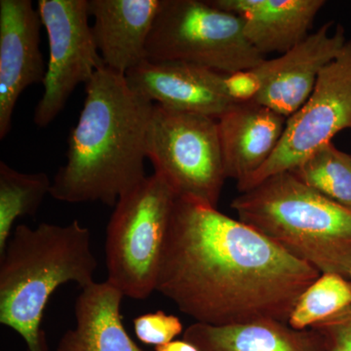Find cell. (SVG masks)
I'll list each match as a JSON object with an SVG mask.
<instances>
[{"label": "cell", "instance_id": "3957f363", "mask_svg": "<svg viewBox=\"0 0 351 351\" xmlns=\"http://www.w3.org/2000/svg\"><path fill=\"white\" fill-rule=\"evenodd\" d=\"M0 258V323L24 339L27 351H48L41 324L51 295L63 284L95 283L91 232L77 219L19 225Z\"/></svg>", "mask_w": 351, "mask_h": 351}, {"label": "cell", "instance_id": "52a82bcc", "mask_svg": "<svg viewBox=\"0 0 351 351\" xmlns=\"http://www.w3.org/2000/svg\"><path fill=\"white\" fill-rule=\"evenodd\" d=\"M147 157L178 197L218 207L226 180L218 119L154 105Z\"/></svg>", "mask_w": 351, "mask_h": 351}, {"label": "cell", "instance_id": "30bf717a", "mask_svg": "<svg viewBox=\"0 0 351 351\" xmlns=\"http://www.w3.org/2000/svg\"><path fill=\"white\" fill-rule=\"evenodd\" d=\"M325 23L285 54L263 61L249 69L258 91L253 101L269 108L286 119L308 100L322 69L331 63L348 39L345 27Z\"/></svg>", "mask_w": 351, "mask_h": 351}, {"label": "cell", "instance_id": "7a4b0ae2", "mask_svg": "<svg viewBox=\"0 0 351 351\" xmlns=\"http://www.w3.org/2000/svg\"><path fill=\"white\" fill-rule=\"evenodd\" d=\"M83 108L69 133L66 161L50 195L66 203L115 206L145 179L147 133L154 104L136 94L125 75L97 69L85 84Z\"/></svg>", "mask_w": 351, "mask_h": 351}, {"label": "cell", "instance_id": "6da1fadb", "mask_svg": "<svg viewBox=\"0 0 351 351\" xmlns=\"http://www.w3.org/2000/svg\"><path fill=\"white\" fill-rule=\"evenodd\" d=\"M321 276L311 265L217 208L177 198L156 291L198 323H288Z\"/></svg>", "mask_w": 351, "mask_h": 351}, {"label": "cell", "instance_id": "9a60e30c", "mask_svg": "<svg viewBox=\"0 0 351 351\" xmlns=\"http://www.w3.org/2000/svg\"><path fill=\"white\" fill-rule=\"evenodd\" d=\"M213 5L239 16L247 40L265 57L282 55L309 36L324 0H210Z\"/></svg>", "mask_w": 351, "mask_h": 351}, {"label": "cell", "instance_id": "8fae6325", "mask_svg": "<svg viewBox=\"0 0 351 351\" xmlns=\"http://www.w3.org/2000/svg\"><path fill=\"white\" fill-rule=\"evenodd\" d=\"M129 87L154 105L218 119L233 104L228 75L182 62L145 60L125 75Z\"/></svg>", "mask_w": 351, "mask_h": 351}, {"label": "cell", "instance_id": "603a6c76", "mask_svg": "<svg viewBox=\"0 0 351 351\" xmlns=\"http://www.w3.org/2000/svg\"><path fill=\"white\" fill-rule=\"evenodd\" d=\"M156 351H199L195 345L186 339H176L166 345L156 346Z\"/></svg>", "mask_w": 351, "mask_h": 351}, {"label": "cell", "instance_id": "7c38bea8", "mask_svg": "<svg viewBox=\"0 0 351 351\" xmlns=\"http://www.w3.org/2000/svg\"><path fill=\"white\" fill-rule=\"evenodd\" d=\"M43 27L31 0H0V138L12 127L14 110L31 85L43 83L45 63L40 51Z\"/></svg>", "mask_w": 351, "mask_h": 351}, {"label": "cell", "instance_id": "cb8c5ba5", "mask_svg": "<svg viewBox=\"0 0 351 351\" xmlns=\"http://www.w3.org/2000/svg\"><path fill=\"white\" fill-rule=\"evenodd\" d=\"M348 279H350V281L351 282V269H350V276H348Z\"/></svg>", "mask_w": 351, "mask_h": 351}, {"label": "cell", "instance_id": "5bb4252c", "mask_svg": "<svg viewBox=\"0 0 351 351\" xmlns=\"http://www.w3.org/2000/svg\"><path fill=\"white\" fill-rule=\"evenodd\" d=\"M164 0H88L92 32L106 68L125 75L147 60V44Z\"/></svg>", "mask_w": 351, "mask_h": 351}, {"label": "cell", "instance_id": "5b68a950", "mask_svg": "<svg viewBox=\"0 0 351 351\" xmlns=\"http://www.w3.org/2000/svg\"><path fill=\"white\" fill-rule=\"evenodd\" d=\"M178 196L161 176H147L115 204L106 232L107 282L124 297L145 300L156 291Z\"/></svg>", "mask_w": 351, "mask_h": 351}, {"label": "cell", "instance_id": "d6986e66", "mask_svg": "<svg viewBox=\"0 0 351 351\" xmlns=\"http://www.w3.org/2000/svg\"><path fill=\"white\" fill-rule=\"evenodd\" d=\"M290 173L316 193L351 210V154L332 143L309 154Z\"/></svg>", "mask_w": 351, "mask_h": 351}, {"label": "cell", "instance_id": "9c48e42d", "mask_svg": "<svg viewBox=\"0 0 351 351\" xmlns=\"http://www.w3.org/2000/svg\"><path fill=\"white\" fill-rule=\"evenodd\" d=\"M38 10L47 32L49 59L34 122L45 128L76 87L86 84L104 64L89 24L88 0H38Z\"/></svg>", "mask_w": 351, "mask_h": 351}, {"label": "cell", "instance_id": "2e32d148", "mask_svg": "<svg viewBox=\"0 0 351 351\" xmlns=\"http://www.w3.org/2000/svg\"><path fill=\"white\" fill-rule=\"evenodd\" d=\"M123 297L107 281L82 289L75 304L76 326L64 332L56 351H145L124 328Z\"/></svg>", "mask_w": 351, "mask_h": 351}, {"label": "cell", "instance_id": "ffe728a7", "mask_svg": "<svg viewBox=\"0 0 351 351\" xmlns=\"http://www.w3.org/2000/svg\"><path fill=\"white\" fill-rule=\"evenodd\" d=\"M350 306V279L337 274H322L295 302L288 324L295 330L311 329Z\"/></svg>", "mask_w": 351, "mask_h": 351}, {"label": "cell", "instance_id": "8992f818", "mask_svg": "<svg viewBox=\"0 0 351 351\" xmlns=\"http://www.w3.org/2000/svg\"><path fill=\"white\" fill-rule=\"evenodd\" d=\"M147 60L182 62L230 75L265 61L247 40L239 16L202 0H164L147 44Z\"/></svg>", "mask_w": 351, "mask_h": 351}, {"label": "cell", "instance_id": "7402d4cb", "mask_svg": "<svg viewBox=\"0 0 351 351\" xmlns=\"http://www.w3.org/2000/svg\"><path fill=\"white\" fill-rule=\"evenodd\" d=\"M313 329L322 336L327 351H351V306Z\"/></svg>", "mask_w": 351, "mask_h": 351}, {"label": "cell", "instance_id": "4fadbf2b", "mask_svg": "<svg viewBox=\"0 0 351 351\" xmlns=\"http://www.w3.org/2000/svg\"><path fill=\"white\" fill-rule=\"evenodd\" d=\"M287 119L256 101L234 103L218 119L226 179L237 186L267 163L285 131Z\"/></svg>", "mask_w": 351, "mask_h": 351}, {"label": "cell", "instance_id": "e0dca14e", "mask_svg": "<svg viewBox=\"0 0 351 351\" xmlns=\"http://www.w3.org/2000/svg\"><path fill=\"white\" fill-rule=\"evenodd\" d=\"M184 339L199 351H327L322 336L313 329L295 330L278 320H257L228 326L195 322Z\"/></svg>", "mask_w": 351, "mask_h": 351}, {"label": "cell", "instance_id": "ba28073f", "mask_svg": "<svg viewBox=\"0 0 351 351\" xmlns=\"http://www.w3.org/2000/svg\"><path fill=\"white\" fill-rule=\"evenodd\" d=\"M346 129H351V39L322 69L306 103L289 117L274 154L237 189L245 193L271 176L290 172Z\"/></svg>", "mask_w": 351, "mask_h": 351}, {"label": "cell", "instance_id": "44dd1931", "mask_svg": "<svg viewBox=\"0 0 351 351\" xmlns=\"http://www.w3.org/2000/svg\"><path fill=\"white\" fill-rule=\"evenodd\" d=\"M133 323L138 341L156 348L175 341L184 331L182 323L177 316L162 311L143 314L136 317Z\"/></svg>", "mask_w": 351, "mask_h": 351}, {"label": "cell", "instance_id": "ac0fdd59", "mask_svg": "<svg viewBox=\"0 0 351 351\" xmlns=\"http://www.w3.org/2000/svg\"><path fill=\"white\" fill-rule=\"evenodd\" d=\"M51 186L45 173L25 174L0 161V254L5 250L16 219L38 213Z\"/></svg>", "mask_w": 351, "mask_h": 351}, {"label": "cell", "instance_id": "277c9868", "mask_svg": "<svg viewBox=\"0 0 351 351\" xmlns=\"http://www.w3.org/2000/svg\"><path fill=\"white\" fill-rule=\"evenodd\" d=\"M230 207L239 221L322 274L348 279L351 210L316 193L292 173L271 176L241 193Z\"/></svg>", "mask_w": 351, "mask_h": 351}]
</instances>
